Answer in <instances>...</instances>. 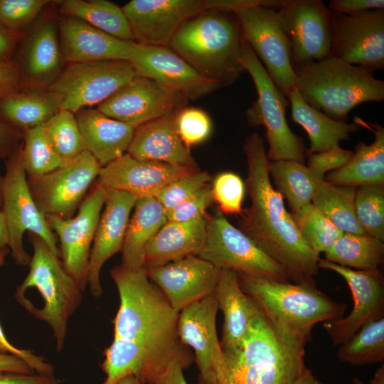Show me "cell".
<instances>
[{
	"label": "cell",
	"instance_id": "cell-1",
	"mask_svg": "<svg viewBox=\"0 0 384 384\" xmlns=\"http://www.w3.org/2000/svg\"><path fill=\"white\" fill-rule=\"evenodd\" d=\"M119 306L113 320V340L105 350L101 384H116L132 375L155 384L176 361L188 368L193 361L177 333L179 313L149 279L145 269L122 265L110 271Z\"/></svg>",
	"mask_w": 384,
	"mask_h": 384
},
{
	"label": "cell",
	"instance_id": "cell-47",
	"mask_svg": "<svg viewBox=\"0 0 384 384\" xmlns=\"http://www.w3.org/2000/svg\"><path fill=\"white\" fill-rule=\"evenodd\" d=\"M176 126L181 139L188 149L205 141L211 131L208 114L194 107H186L178 112Z\"/></svg>",
	"mask_w": 384,
	"mask_h": 384
},
{
	"label": "cell",
	"instance_id": "cell-23",
	"mask_svg": "<svg viewBox=\"0 0 384 384\" xmlns=\"http://www.w3.org/2000/svg\"><path fill=\"white\" fill-rule=\"evenodd\" d=\"M130 62L138 75L154 80L188 101L198 100L220 88L169 47L137 43Z\"/></svg>",
	"mask_w": 384,
	"mask_h": 384
},
{
	"label": "cell",
	"instance_id": "cell-15",
	"mask_svg": "<svg viewBox=\"0 0 384 384\" xmlns=\"http://www.w3.org/2000/svg\"><path fill=\"white\" fill-rule=\"evenodd\" d=\"M48 9L21 38L12 57L24 89H47L65 65L59 42L58 14Z\"/></svg>",
	"mask_w": 384,
	"mask_h": 384
},
{
	"label": "cell",
	"instance_id": "cell-44",
	"mask_svg": "<svg viewBox=\"0 0 384 384\" xmlns=\"http://www.w3.org/2000/svg\"><path fill=\"white\" fill-rule=\"evenodd\" d=\"M54 1L0 0V25L22 37Z\"/></svg>",
	"mask_w": 384,
	"mask_h": 384
},
{
	"label": "cell",
	"instance_id": "cell-60",
	"mask_svg": "<svg viewBox=\"0 0 384 384\" xmlns=\"http://www.w3.org/2000/svg\"><path fill=\"white\" fill-rule=\"evenodd\" d=\"M369 384H384L383 364L378 368Z\"/></svg>",
	"mask_w": 384,
	"mask_h": 384
},
{
	"label": "cell",
	"instance_id": "cell-19",
	"mask_svg": "<svg viewBox=\"0 0 384 384\" xmlns=\"http://www.w3.org/2000/svg\"><path fill=\"white\" fill-rule=\"evenodd\" d=\"M319 268L331 270L348 284L353 306L346 317L324 322L335 346L346 343L365 324L384 316V279L380 270H356L319 259Z\"/></svg>",
	"mask_w": 384,
	"mask_h": 384
},
{
	"label": "cell",
	"instance_id": "cell-41",
	"mask_svg": "<svg viewBox=\"0 0 384 384\" xmlns=\"http://www.w3.org/2000/svg\"><path fill=\"white\" fill-rule=\"evenodd\" d=\"M291 215L304 241L319 254L327 252L343 233L312 203Z\"/></svg>",
	"mask_w": 384,
	"mask_h": 384
},
{
	"label": "cell",
	"instance_id": "cell-62",
	"mask_svg": "<svg viewBox=\"0 0 384 384\" xmlns=\"http://www.w3.org/2000/svg\"><path fill=\"white\" fill-rule=\"evenodd\" d=\"M2 186H3V176L0 175V212L1 210V205H2Z\"/></svg>",
	"mask_w": 384,
	"mask_h": 384
},
{
	"label": "cell",
	"instance_id": "cell-22",
	"mask_svg": "<svg viewBox=\"0 0 384 384\" xmlns=\"http://www.w3.org/2000/svg\"><path fill=\"white\" fill-rule=\"evenodd\" d=\"M220 270L198 255L145 269L149 279L178 313L214 293Z\"/></svg>",
	"mask_w": 384,
	"mask_h": 384
},
{
	"label": "cell",
	"instance_id": "cell-13",
	"mask_svg": "<svg viewBox=\"0 0 384 384\" xmlns=\"http://www.w3.org/2000/svg\"><path fill=\"white\" fill-rule=\"evenodd\" d=\"M101 166L87 151L43 176L28 181L33 200L45 217L74 216L97 181Z\"/></svg>",
	"mask_w": 384,
	"mask_h": 384
},
{
	"label": "cell",
	"instance_id": "cell-20",
	"mask_svg": "<svg viewBox=\"0 0 384 384\" xmlns=\"http://www.w3.org/2000/svg\"><path fill=\"white\" fill-rule=\"evenodd\" d=\"M188 102L154 80L137 75L95 108L107 117L137 127L186 107Z\"/></svg>",
	"mask_w": 384,
	"mask_h": 384
},
{
	"label": "cell",
	"instance_id": "cell-61",
	"mask_svg": "<svg viewBox=\"0 0 384 384\" xmlns=\"http://www.w3.org/2000/svg\"><path fill=\"white\" fill-rule=\"evenodd\" d=\"M116 384H146L132 375H127L120 379Z\"/></svg>",
	"mask_w": 384,
	"mask_h": 384
},
{
	"label": "cell",
	"instance_id": "cell-36",
	"mask_svg": "<svg viewBox=\"0 0 384 384\" xmlns=\"http://www.w3.org/2000/svg\"><path fill=\"white\" fill-rule=\"evenodd\" d=\"M58 13L80 18L117 38L134 42L129 21L121 7L107 0L58 1Z\"/></svg>",
	"mask_w": 384,
	"mask_h": 384
},
{
	"label": "cell",
	"instance_id": "cell-11",
	"mask_svg": "<svg viewBox=\"0 0 384 384\" xmlns=\"http://www.w3.org/2000/svg\"><path fill=\"white\" fill-rule=\"evenodd\" d=\"M198 256L220 270L279 282L289 281L281 266L220 213L208 217L205 242Z\"/></svg>",
	"mask_w": 384,
	"mask_h": 384
},
{
	"label": "cell",
	"instance_id": "cell-49",
	"mask_svg": "<svg viewBox=\"0 0 384 384\" xmlns=\"http://www.w3.org/2000/svg\"><path fill=\"white\" fill-rule=\"evenodd\" d=\"M9 252L7 246L0 247V267L4 264L6 255ZM0 352L10 353L23 360L36 373L55 375L54 366L43 357L36 355L31 350L19 348L14 346L6 338L0 324Z\"/></svg>",
	"mask_w": 384,
	"mask_h": 384
},
{
	"label": "cell",
	"instance_id": "cell-51",
	"mask_svg": "<svg viewBox=\"0 0 384 384\" xmlns=\"http://www.w3.org/2000/svg\"><path fill=\"white\" fill-rule=\"evenodd\" d=\"M21 89V79L12 60L0 58V100Z\"/></svg>",
	"mask_w": 384,
	"mask_h": 384
},
{
	"label": "cell",
	"instance_id": "cell-50",
	"mask_svg": "<svg viewBox=\"0 0 384 384\" xmlns=\"http://www.w3.org/2000/svg\"><path fill=\"white\" fill-rule=\"evenodd\" d=\"M354 152L336 146L322 153L307 155V166L318 175L325 177L327 172L336 171L348 164Z\"/></svg>",
	"mask_w": 384,
	"mask_h": 384
},
{
	"label": "cell",
	"instance_id": "cell-18",
	"mask_svg": "<svg viewBox=\"0 0 384 384\" xmlns=\"http://www.w3.org/2000/svg\"><path fill=\"white\" fill-rule=\"evenodd\" d=\"M218 304L213 293L179 312L177 333L181 343L194 351L198 384H213L225 363L216 329Z\"/></svg>",
	"mask_w": 384,
	"mask_h": 384
},
{
	"label": "cell",
	"instance_id": "cell-39",
	"mask_svg": "<svg viewBox=\"0 0 384 384\" xmlns=\"http://www.w3.org/2000/svg\"><path fill=\"white\" fill-rule=\"evenodd\" d=\"M338 358L353 366H361L384 360V317L363 326L337 351Z\"/></svg>",
	"mask_w": 384,
	"mask_h": 384
},
{
	"label": "cell",
	"instance_id": "cell-38",
	"mask_svg": "<svg viewBox=\"0 0 384 384\" xmlns=\"http://www.w3.org/2000/svg\"><path fill=\"white\" fill-rule=\"evenodd\" d=\"M356 187L335 186L324 180L311 203L343 233L366 234L355 212Z\"/></svg>",
	"mask_w": 384,
	"mask_h": 384
},
{
	"label": "cell",
	"instance_id": "cell-63",
	"mask_svg": "<svg viewBox=\"0 0 384 384\" xmlns=\"http://www.w3.org/2000/svg\"><path fill=\"white\" fill-rule=\"evenodd\" d=\"M352 384H364L363 382L358 378H353L352 380Z\"/></svg>",
	"mask_w": 384,
	"mask_h": 384
},
{
	"label": "cell",
	"instance_id": "cell-59",
	"mask_svg": "<svg viewBox=\"0 0 384 384\" xmlns=\"http://www.w3.org/2000/svg\"><path fill=\"white\" fill-rule=\"evenodd\" d=\"M8 236L4 215L0 212V247L7 246Z\"/></svg>",
	"mask_w": 384,
	"mask_h": 384
},
{
	"label": "cell",
	"instance_id": "cell-30",
	"mask_svg": "<svg viewBox=\"0 0 384 384\" xmlns=\"http://www.w3.org/2000/svg\"><path fill=\"white\" fill-rule=\"evenodd\" d=\"M214 293L223 314L221 348L223 351H231L240 345L251 321L263 314L242 289L235 272L220 270Z\"/></svg>",
	"mask_w": 384,
	"mask_h": 384
},
{
	"label": "cell",
	"instance_id": "cell-35",
	"mask_svg": "<svg viewBox=\"0 0 384 384\" xmlns=\"http://www.w3.org/2000/svg\"><path fill=\"white\" fill-rule=\"evenodd\" d=\"M269 171L276 190L287 201L291 213L311 203L324 180L304 164L294 160L269 161Z\"/></svg>",
	"mask_w": 384,
	"mask_h": 384
},
{
	"label": "cell",
	"instance_id": "cell-43",
	"mask_svg": "<svg viewBox=\"0 0 384 384\" xmlns=\"http://www.w3.org/2000/svg\"><path fill=\"white\" fill-rule=\"evenodd\" d=\"M355 212L365 233L384 241V185L357 187Z\"/></svg>",
	"mask_w": 384,
	"mask_h": 384
},
{
	"label": "cell",
	"instance_id": "cell-42",
	"mask_svg": "<svg viewBox=\"0 0 384 384\" xmlns=\"http://www.w3.org/2000/svg\"><path fill=\"white\" fill-rule=\"evenodd\" d=\"M43 127L54 150L64 161L85 151L74 113L60 110Z\"/></svg>",
	"mask_w": 384,
	"mask_h": 384
},
{
	"label": "cell",
	"instance_id": "cell-34",
	"mask_svg": "<svg viewBox=\"0 0 384 384\" xmlns=\"http://www.w3.org/2000/svg\"><path fill=\"white\" fill-rule=\"evenodd\" d=\"M60 110L46 89L22 88L0 100V120L21 132L43 125Z\"/></svg>",
	"mask_w": 384,
	"mask_h": 384
},
{
	"label": "cell",
	"instance_id": "cell-5",
	"mask_svg": "<svg viewBox=\"0 0 384 384\" xmlns=\"http://www.w3.org/2000/svg\"><path fill=\"white\" fill-rule=\"evenodd\" d=\"M237 276L242 289L272 325L306 343L316 324L342 318L346 309L344 303L334 301L315 284L279 282L242 274Z\"/></svg>",
	"mask_w": 384,
	"mask_h": 384
},
{
	"label": "cell",
	"instance_id": "cell-24",
	"mask_svg": "<svg viewBox=\"0 0 384 384\" xmlns=\"http://www.w3.org/2000/svg\"><path fill=\"white\" fill-rule=\"evenodd\" d=\"M199 170L198 166L139 160L125 153L101 168L97 182L108 190L126 192L137 199L156 198L171 182Z\"/></svg>",
	"mask_w": 384,
	"mask_h": 384
},
{
	"label": "cell",
	"instance_id": "cell-21",
	"mask_svg": "<svg viewBox=\"0 0 384 384\" xmlns=\"http://www.w3.org/2000/svg\"><path fill=\"white\" fill-rule=\"evenodd\" d=\"M122 9L136 43L169 47L181 26L205 11V4L204 0H132Z\"/></svg>",
	"mask_w": 384,
	"mask_h": 384
},
{
	"label": "cell",
	"instance_id": "cell-58",
	"mask_svg": "<svg viewBox=\"0 0 384 384\" xmlns=\"http://www.w3.org/2000/svg\"><path fill=\"white\" fill-rule=\"evenodd\" d=\"M293 384H324L316 376L314 375L312 371L306 369L294 383Z\"/></svg>",
	"mask_w": 384,
	"mask_h": 384
},
{
	"label": "cell",
	"instance_id": "cell-57",
	"mask_svg": "<svg viewBox=\"0 0 384 384\" xmlns=\"http://www.w3.org/2000/svg\"><path fill=\"white\" fill-rule=\"evenodd\" d=\"M186 368L183 363L175 361L155 384H188L183 375Z\"/></svg>",
	"mask_w": 384,
	"mask_h": 384
},
{
	"label": "cell",
	"instance_id": "cell-27",
	"mask_svg": "<svg viewBox=\"0 0 384 384\" xmlns=\"http://www.w3.org/2000/svg\"><path fill=\"white\" fill-rule=\"evenodd\" d=\"M180 110L137 127L127 153L139 160L198 166L177 130L176 118Z\"/></svg>",
	"mask_w": 384,
	"mask_h": 384
},
{
	"label": "cell",
	"instance_id": "cell-48",
	"mask_svg": "<svg viewBox=\"0 0 384 384\" xmlns=\"http://www.w3.org/2000/svg\"><path fill=\"white\" fill-rule=\"evenodd\" d=\"M213 201L211 186L208 184L174 208L166 210L167 220L186 222L203 216Z\"/></svg>",
	"mask_w": 384,
	"mask_h": 384
},
{
	"label": "cell",
	"instance_id": "cell-14",
	"mask_svg": "<svg viewBox=\"0 0 384 384\" xmlns=\"http://www.w3.org/2000/svg\"><path fill=\"white\" fill-rule=\"evenodd\" d=\"M107 193L108 189L96 181L75 215L68 219L53 215L46 217L59 240L60 258L65 269L83 292L87 284L92 242Z\"/></svg>",
	"mask_w": 384,
	"mask_h": 384
},
{
	"label": "cell",
	"instance_id": "cell-2",
	"mask_svg": "<svg viewBox=\"0 0 384 384\" xmlns=\"http://www.w3.org/2000/svg\"><path fill=\"white\" fill-rule=\"evenodd\" d=\"M243 151L247 165L245 186L251 203L240 215L238 229L284 269L289 281L315 284L319 254L304 241L272 186L262 137L257 132L249 135Z\"/></svg>",
	"mask_w": 384,
	"mask_h": 384
},
{
	"label": "cell",
	"instance_id": "cell-37",
	"mask_svg": "<svg viewBox=\"0 0 384 384\" xmlns=\"http://www.w3.org/2000/svg\"><path fill=\"white\" fill-rule=\"evenodd\" d=\"M325 257L328 261L353 270H378L384 260V243L368 234L343 233L325 252Z\"/></svg>",
	"mask_w": 384,
	"mask_h": 384
},
{
	"label": "cell",
	"instance_id": "cell-55",
	"mask_svg": "<svg viewBox=\"0 0 384 384\" xmlns=\"http://www.w3.org/2000/svg\"><path fill=\"white\" fill-rule=\"evenodd\" d=\"M0 373L31 374L34 371L18 356L0 352Z\"/></svg>",
	"mask_w": 384,
	"mask_h": 384
},
{
	"label": "cell",
	"instance_id": "cell-8",
	"mask_svg": "<svg viewBox=\"0 0 384 384\" xmlns=\"http://www.w3.org/2000/svg\"><path fill=\"white\" fill-rule=\"evenodd\" d=\"M239 62L250 75L257 92V99L247 110L249 125L263 126L268 142L266 155L269 161L294 160L305 162L306 149L303 139L289 128L286 107L287 97L277 88L250 46L245 41Z\"/></svg>",
	"mask_w": 384,
	"mask_h": 384
},
{
	"label": "cell",
	"instance_id": "cell-54",
	"mask_svg": "<svg viewBox=\"0 0 384 384\" xmlns=\"http://www.w3.org/2000/svg\"><path fill=\"white\" fill-rule=\"evenodd\" d=\"M23 132L0 120V159H6L22 141Z\"/></svg>",
	"mask_w": 384,
	"mask_h": 384
},
{
	"label": "cell",
	"instance_id": "cell-25",
	"mask_svg": "<svg viewBox=\"0 0 384 384\" xmlns=\"http://www.w3.org/2000/svg\"><path fill=\"white\" fill-rule=\"evenodd\" d=\"M137 198L130 193L108 190L90 252L87 284L95 297L102 294L100 272L105 263L121 252L129 215Z\"/></svg>",
	"mask_w": 384,
	"mask_h": 384
},
{
	"label": "cell",
	"instance_id": "cell-45",
	"mask_svg": "<svg viewBox=\"0 0 384 384\" xmlns=\"http://www.w3.org/2000/svg\"><path fill=\"white\" fill-rule=\"evenodd\" d=\"M213 200L221 212L240 215L245 186L242 178L233 172H223L216 176L211 187Z\"/></svg>",
	"mask_w": 384,
	"mask_h": 384
},
{
	"label": "cell",
	"instance_id": "cell-17",
	"mask_svg": "<svg viewBox=\"0 0 384 384\" xmlns=\"http://www.w3.org/2000/svg\"><path fill=\"white\" fill-rule=\"evenodd\" d=\"M277 11L293 67L331 56L332 11L321 0H285Z\"/></svg>",
	"mask_w": 384,
	"mask_h": 384
},
{
	"label": "cell",
	"instance_id": "cell-7",
	"mask_svg": "<svg viewBox=\"0 0 384 384\" xmlns=\"http://www.w3.org/2000/svg\"><path fill=\"white\" fill-rule=\"evenodd\" d=\"M28 240L33 247L29 272L15 294L36 291L42 305L33 316L50 326L56 351L60 353L66 341L68 321L82 302L83 290L41 238L28 233Z\"/></svg>",
	"mask_w": 384,
	"mask_h": 384
},
{
	"label": "cell",
	"instance_id": "cell-28",
	"mask_svg": "<svg viewBox=\"0 0 384 384\" xmlns=\"http://www.w3.org/2000/svg\"><path fill=\"white\" fill-rule=\"evenodd\" d=\"M85 149L103 167L127 153L137 127L94 107L75 114Z\"/></svg>",
	"mask_w": 384,
	"mask_h": 384
},
{
	"label": "cell",
	"instance_id": "cell-26",
	"mask_svg": "<svg viewBox=\"0 0 384 384\" xmlns=\"http://www.w3.org/2000/svg\"><path fill=\"white\" fill-rule=\"evenodd\" d=\"M60 47L65 64L107 60L130 61L137 43L113 37L70 16H58Z\"/></svg>",
	"mask_w": 384,
	"mask_h": 384
},
{
	"label": "cell",
	"instance_id": "cell-6",
	"mask_svg": "<svg viewBox=\"0 0 384 384\" xmlns=\"http://www.w3.org/2000/svg\"><path fill=\"white\" fill-rule=\"evenodd\" d=\"M293 68L295 88L304 100L334 120L344 122L357 105L384 100V81L374 78L370 68L331 56Z\"/></svg>",
	"mask_w": 384,
	"mask_h": 384
},
{
	"label": "cell",
	"instance_id": "cell-9",
	"mask_svg": "<svg viewBox=\"0 0 384 384\" xmlns=\"http://www.w3.org/2000/svg\"><path fill=\"white\" fill-rule=\"evenodd\" d=\"M21 142L5 160L1 212L6 223L9 252L18 265L26 266L31 257L23 244L26 231L41 238L60 257V253L58 239L31 195L21 163Z\"/></svg>",
	"mask_w": 384,
	"mask_h": 384
},
{
	"label": "cell",
	"instance_id": "cell-33",
	"mask_svg": "<svg viewBox=\"0 0 384 384\" xmlns=\"http://www.w3.org/2000/svg\"><path fill=\"white\" fill-rule=\"evenodd\" d=\"M134 209L121 250L120 265L139 269L144 267L146 245L168 220L164 208L154 197L137 198Z\"/></svg>",
	"mask_w": 384,
	"mask_h": 384
},
{
	"label": "cell",
	"instance_id": "cell-32",
	"mask_svg": "<svg viewBox=\"0 0 384 384\" xmlns=\"http://www.w3.org/2000/svg\"><path fill=\"white\" fill-rule=\"evenodd\" d=\"M292 110V120L301 125L307 132L310 146L306 155L327 151L340 141L350 139V134L361 127L359 118L354 122L347 124L326 116L307 104L295 89L287 96Z\"/></svg>",
	"mask_w": 384,
	"mask_h": 384
},
{
	"label": "cell",
	"instance_id": "cell-46",
	"mask_svg": "<svg viewBox=\"0 0 384 384\" xmlns=\"http://www.w3.org/2000/svg\"><path fill=\"white\" fill-rule=\"evenodd\" d=\"M211 180L212 177L208 172L199 170L171 182L155 198L165 210H169L208 185Z\"/></svg>",
	"mask_w": 384,
	"mask_h": 384
},
{
	"label": "cell",
	"instance_id": "cell-16",
	"mask_svg": "<svg viewBox=\"0 0 384 384\" xmlns=\"http://www.w3.org/2000/svg\"><path fill=\"white\" fill-rule=\"evenodd\" d=\"M331 28V57L374 71L384 70V9L332 11Z\"/></svg>",
	"mask_w": 384,
	"mask_h": 384
},
{
	"label": "cell",
	"instance_id": "cell-12",
	"mask_svg": "<svg viewBox=\"0 0 384 384\" xmlns=\"http://www.w3.org/2000/svg\"><path fill=\"white\" fill-rule=\"evenodd\" d=\"M236 14L244 41L263 63L277 88L287 97L296 89V75L292 62L291 43L281 24L278 11L257 5Z\"/></svg>",
	"mask_w": 384,
	"mask_h": 384
},
{
	"label": "cell",
	"instance_id": "cell-56",
	"mask_svg": "<svg viewBox=\"0 0 384 384\" xmlns=\"http://www.w3.org/2000/svg\"><path fill=\"white\" fill-rule=\"evenodd\" d=\"M21 36L0 25V58L11 60Z\"/></svg>",
	"mask_w": 384,
	"mask_h": 384
},
{
	"label": "cell",
	"instance_id": "cell-4",
	"mask_svg": "<svg viewBox=\"0 0 384 384\" xmlns=\"http://www.w3.org/2000/svg\"><path fill=\"white\" fill-rule=\"evenodd\" d=\"M244 43L235 13L205 10L181 26L169 48L220 88L245 72L239 62Z\"/></svg>",
	"mask_w": 384,
	"mask_h": 384
},
{
	"label": "cell",
	"instance_id": "cell-29",
	"mask_svg": "<svg viewBox=\"0 0 384 384\" xmlns=\"http://www.w3.org/2000/svg\"><path fill=\"white\" fill-rule=\"evenodd\" d=\"M208 219L205 215L186 222L167 221L146 245L144 268L198 255L205 242Z\"/></svg>",
	"mask_w": 384,
	"mask_h": 384
},
{
	"label": "cell",
	"instance_id": "cell-52",
	"mask_svg": "<svg viewBox=\"0 0 384 384\" xmlns=\"http://www.w3.org/2000/svg\"><path fill=\"white\" fill-rule=\"evenodd\" d=\"M328 8L333 12L351 14L372 9H384V1L331 0Z\"/></svg>",
	"mask_w": 384,
	"mask_h": 384
},
{
	"label": "cell",
	"instance_id": "cell-10",
	"mask_svg": "<svg viewBox=\"0 0 384 384\" xmlns=\"http://www.w3.org/2000/svg\"><path fill=\"white\" fill-rule=\"evenodd\" d=\"M137 75L128 60L67 63L46 90L55 97L60 110L75 114L97 107Z\"/></svg>",
	"mask_w": 384,
	"mask_h": 384
},
{
	"label": "cell",
	"instance_id": "cell-40",
	"mask_svg": "<svg viewBox=\"0 0 384 384\" xmlns=\"http://www.w3.org/2000/svg\"><path fill=\"white\" fill-rule=\"evenodd\" d=\"M21 143V163L28 181L38 179L66 162L54 150L43 125L23 131Z\"/></svg>",
	"mask_w": 384,
	"mask_h": 384
},
{
	"label": "cell",
	"instance_id": "cell-31",
	"mask_svg": "<svg viewBox=\"0 0 384 384\" xmlns=\"http://www.w3.org/2000/svg\"><path fill=\"white\" fill-rule=\"evenodd\" d=\"M359 122L373 132V142L370 144L358 142L350 161L325 176L326 182L335 186L356 188L384 185V128L379 124L369 122L367 124L360 118Z\"/></svg>",
	"mask_w": 384,
	"mask_h": 384
},
{
	"label": "cell",
	"instance_id": "cell-53",
	"mask_svg": "<svg viewBox=\"0 0 384 384\" xmlns=\"http://www.w3.org/2000/svg\"><path fill=\"white\" fill-rule=\"evenodd\" d=\"M0 384H60L55 375L0 373Z\"/></svg>",
	"mask_w": 384,
	"mask_h": 384
},
{
	"label": "cell",
	"instance_id": "cell-3",
	"mask_svg": "<svg viewBox=\"0 0 384 384\" xmlns=\"http://www.w3.org/2000/svg\"><path fill=\"white\" fill-rule=\"evenodd\" d=\"M306 343L281 332L262 314L240 345L223 351L225 367L213 384H293L306 371Z\"/></svg>",
	"mask_w": 384,
	"mask_h": 384
}]
</instances>
